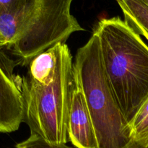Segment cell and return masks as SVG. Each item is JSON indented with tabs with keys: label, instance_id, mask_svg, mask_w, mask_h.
Wrapping results in <instances>:
<instances>
[{
	"label": "cell",
	"instance_id": "3",
	"mask_svg": "<svg viewBox=\"0 0 148 148\" xmlns=\"http://www.w3.org/2000/svg\"><path fill=\"white\" fill-rule=\"evenodd\" d=\"M25 102L24 121L36 134L50 143L66 144L72 92L75 85L72 56L66 43H59L53 82L41 85L28 77L19 79Z\"/></svg>",
	"mask_w": 148,
	"mask_h": 148
},
{
	"label": "cell",
	"instance_id": "2",
	"mask_svg": "<svg viewBox=\"0 0 148 148\" xmlns=\"http://www.w3.org/2000/svg\"><path fill=\"white\" fill-rule=\"evenodd\" d=\"M73 68L92 119L97 148H124L132 140L131 130L111 89L94 33L78 49Z\"/></svg>",
	"mask_w": 148,
	"mask_h": 148
},
{
	"label": "cell",
	"instance_id": "6",
	"mask_svg": "<svg viewBox=\"0 0 148 148\" xmlns=\"http://www.w3.org/2000/svg\"><path fill=\"white\" fill-rule=\"evenodd\" d=\"M68 136L69 140L76 148H97L92 119L82 90L76 81L71 101Z\"/></svg>",
	"mask_w": 148,
	"mask_h": 148
},
{
	"label": "cell",
	"instance_id": "4",
	"mask_svg": "<svg viewBox=\"0 0 148 148\" xmlns=\"http://www.w3.org/2000/svg\"><path fill=\"white\" fill-rule=\"evenodd\" d=\"M73 0H27L24 20L15 42L9 49L23 65L75 32L84 30L71 13Z\"/></svg>",
	"mask_w": 148,
	"mask_h": 148
},
{
	"label": "cell",
	"instance_id": "11",
	"mask_svg": "<svg viewBox=\"0 0 148 148\" xmlns=\"http://www.w3.org/2000/svg\"><path fill=\"white\" fill-rule=\"evenodd\" d=\"M27 0H0V14L22 9Z\"/></svg>",
	"mask_w": 148,
	"mask_h": 148
},
{
	"label": "cell",
	"instance_id": "1",
	"mask_svg": "<svg viewBox=\"0 0 148 148\" xmlns=\"http://www.w3.org/2000/svg\"><path fill=\"white\" fill-rule=\"evenodd\" d=\"M93 33L111 89L130 125L148 99V46L119 17L101 19Z\"/></svg>",
	"mask_w": 148,
	"mask_h": 148
},
{
	"label": "cell",
	"instance_id": "13",
	"mask_svg": "<svg viewBox=\"0 0 148 148\" xmlns=\"http://www.w3.org/2000/svg\"><path fill=\"white\" fill-rule=\"evenodd\" d=\"M7 43H6V41L4 40V39L0 36V49H1L4 47H7Z\"/></svg>",
	"mask_w": 148,
	"mask_h": 148
},
{
	"label": "cell",
	"instance_id": "15",
	"mask_svg": "<svg viewBox=\"0 0 148 148\" xmlns=\"http://www.w3.org/2000/svg\"><path fill=\"white\" fill-rule=\"evenodd\" d=\"M143 1H144L145 3H146V4H147V5H148V0H143Z\"/></svg>",
	"mask_w": 148,
	"mask_h": 148
},
{
	"label": "cell",
	"instance_id": "9",
	"mask_svg": "<svg viewBox=\"0 0 148 148\" xmlns=\"http://www.w3.org/2000/svg\"><path fill=\"white\" fill-rule=\"evenodd\" d=\"M132 140L142 143H148V99L130 124Z\"/></svg>",
	"mask_w": 148,
	"mask_h": 148
},
{
	"label": "cell",
	"instance_id": "10",
	"mask_svg": "<svg viewBox=\"0 0 148 148\" xmlns=\"http://www.w3.org/2000/svg\"><path fill=\"white\" fill-rule=\"evenodd\" d=\"M16 148H76L67 146L66 144L50 143L36 134H30L27 140L18 143Z\"/></svg>",
	"mask_w": 148,
	"mask_h": 148
},
{
	"label": "cell",
	"instance_id": "14",
	"mask_svg": "<svg viewBox=\"0 0 148 148\" xmlns=\"http://www.w3.org/2000/svg\"><path fill=\"white\" fill-rule=\"evenodd\" d=\"M136 141H137V140H136ZM137 142L139 143V145H140V148H148V143H145V144H144V143H140V142H139V141H137Z\"/></svg>",
	"mask_w": 148,
	"mask_h": 148
},
{
	"label": "cell",
	"instance_id": "7",
	"mask_svg": "<svg viewBox=\"0 0 148 148\" xmlns=\"http://www.w3.org/2000/svg\"><path fill=\"white\" fill-rule=\"evenodd\" d=\"M59 55V43L36 56L29 64L28 78L41 85L53 82Z\"/></svg>",
	"mask_w": 148,
	"mask_h": 148
},
{
	"label": "cell",
	"instance_id": "8",
	"mask_svg": "<svg viewBox=\"0 0 148 148\" xmlns=\"http://www.w3.org/2000/svg\"><path fill=\"white\" fill-rule=\"evenodd\" d=\"M124 20L139 35L148 40V5L143 0H116Z\"/></svg>",
	"mask_w": 148,
	"mask_h": 148
},
{
	"label": "cell",
	"instance_id": "5",
	"mask_svg": "<svg viewBox=\"0 0 148 148\" xmlns=\"http://www.w3.org/2000/svg\"><path fill=\"white\" fill-rule=\"evenodd\" d=\"M25 102L19 79L0 64V132L17 131L25 119Z\"/></svg>",
	"mask_w": 148,
	"mask_h": 148
},
{
	"label": "cell",
	"instance_id": "12",
	"mask_svg": "<svg viewBox=\"0 0 148 148\" xmlns=\"http://www.w3.org/2000/svg\"><path fill=\"white\" fill-rule=\"evenodd\" d=\"M124 148H140V147L139 143L136 140H131V141L128 143V145H127Z\"/></svg>",
	"mask_w": 148,
	"mask_h": 148
}]
</instances>
